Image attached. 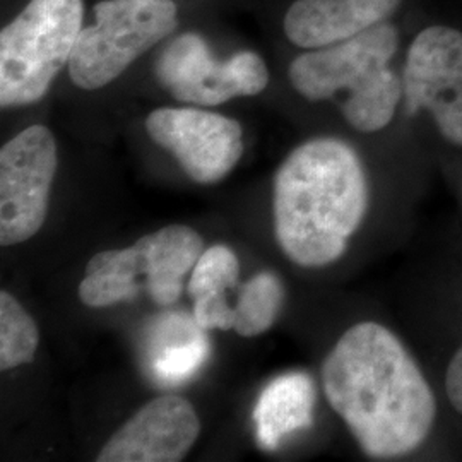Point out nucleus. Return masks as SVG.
<instances>
[{"label": "nucleus", "instance_id": "14", "mask_svg": "<svg viewBox=\"0 0 462 462\" xmlns=\"http://www.w3.org/2000/svg\"><path fill=\"white\" fill-rule=\"evenodd\" d=\"M315 385L307 374L291 372L273 380L257 399L252 420L257 446L276 450L281 442L314 423Z\"/></svg>", "mask_w": 462, "mask_h": 462}, {"label": "nucleus", "instance_id": "9", "mask_svg": "<svg viewBox=\"0 0 462 462\" xmlns=\"http://www.w3.org/2000/svg\"><path fill=\"white\" fill-rule=\"evenodd\" d=\"M408 116L429 112L442 137L462 148V33L430 26L416 34L402 72Z\"/></svg>", "mask_w": 462, "mask_h": 462}, {"label": "nucleus", "instance_id": "12", "mask_svg": "<svg viewBox=\"0 0 462 462\" xmlns=\"http://www.w3.org/2000/svg\"><path fill=\"white\" fill-rule=\"evenodd\" d=\"M401 0H295L284 33L301 49H320L385 23Z\"/></svg>", "mask_w": 462, "mask_h": 462}, {"label": "nucleus", "instance_id": "18", "mask_svg": "<svg viewBox=\"0 0 462 462\" xmlns=\"http://www.w3.org/2000/svg\"><path fill=\"white\" fill-rule=\"evenodd\" d=\"M194 317L200 329L230 330L235 328V309L223 297H200L194 300Z\"/></svg>", "mask_w": 462, "mask_h": 462}, {"label": "nucleus", "instance_id": "19", "mask_svg": "<svg viewBox=\"0 0 462 462\" xmlns=\"http://www.w3.org/2000/svg\"><path fill=\"white\" fill-rule=\"evenodd\" d=\"M446 391L454 410L462 414V346L456 351L447 368Z\"/></svg>", "mask_w": 462, "mask_h": 462}, {"label": "nucleus", "instance_id": "7", "mask_svg": "<svg viewBox=\"0 0 462 462\" xmlns=\"http://www.w3.org/2000/svg\"><path fill=\"white\" fill-rule=\"evenodd\" d=\"M154 74L173 98L202 106L259 95L269 83L261 55L238 51L219 62L198 33H183L168 43L154 64Z\"/></svg>", "mask_w": 462, "mask_h": 462}, {"label": "nucleus", "instance_id": "3", "mask_svg": "<svg viewBox=\"0 0 462 462\" xmlns=\"http://www.w3.org/2000/svg\"><path fill=\"white\" fill-rule=\"evenodd\" d=\"M399 34L380 23L347 40L298 55L290 79L303 98H334L346 91L341 112L360 133H377L391 124L402 99V79L389 62L396 55Z\"/></svg>", "mask_w": 462, "mask_h": 462}, {"label": "nucleus", "instance_id": "6", "mask_svg": "<svg viewBox=\"0 0 462 462\" xmlns=\"http://www.w3.org/2000/svg\"><path fill=\"white\" fill-rule=\"evenodd\" d=\"M95 24L83 28L69 60L72 83L99 89L177 28L171 0H103L93 7Z\"/></svg>", "mask_w": 462, "mask_h": 462}, {"label": "nucleus", "instance_id": "17", "mask_svg": "<svg viewBox=\"0 0 462 462\" xmlns=\"http://www.w3.org/2000/svg\"><path fill=\"white\" fill-rule=\"evenodd\" d=\"M240 264L236 255L225 245H215L200 254L192 269L187 291L194 298L223 297L238 284Z\"/></svg>", "mask_w": 462, "mask_h": 462}, {"label": "nucleus", "instance_id": "15", "mask_svg": "<svg viewBox=\"0 0 462 462\" xmlns=\"http://www.w3.org/2000/svg\"><path fill=\"white\" fill-rule=\"evenodd\" d=\"M284 300V288L273 273H261L247 281L235 307V332L244 337L261 336L276 322Z\"/></svg>", "mask_w": 462, "mask_h": 462}, {"label": "nucleus", "instance_id": "8", "mask_svg": "<svg viewBox=\"0 0 462 462\" xmlns=\"http://www.w3.org/2000/svg\"><path fill=\"white\" fill-rule=\"evenodd\" d=\"M55 137L43 125L17 134L0 151V244L11 247L34 236L49 211L57 171Z\"/></svg>", "mask_w": 462, "mask_h": 462}, {"label": "nucleus", "instance_id": "4", "mask_svg": "<svg viewBox=\"0 0 462 462\" xmlns=\"http://www.w3.org/2000/svg\"><path fill=\"white\" fill-rule=\"evenodd\" d=\"M204 252L198 231L171 225L139 238L133 247L105 250L88 265L78 293L91 309L131 301L141 293L137 276H144L149 297L170 307L182 295L183 278Z\"/></svg>", "mask_w": 462, "mask_h": 462}, {"label": "nucleus", "instance_id": "1", "mask_svg": "<svg viewBox=\"0 0 462 462\" xmlns=\"http://www.w3.org/2000/svg\"><path fill=\"white\" fill-rule=\"evenodd\" d=\"M324 393L366 456L393 459L421 446L437 401L396 334L377 322L347 329L322 365Z\"/></svg>", "mask_w": 462, "mask_h": 462}, {"label": "nucleus", "instance_id": "2", "mask_svg": "<svg viewBox=\"0 0 462 462\" xmlns=\"http://www.w3.org/2000/svg\"><path fill=\"white\" fill-rule=\"evenodd\" d=\"M368 185L356 151L320 137L298 146L274 180V228L281 250L301 267L336 263L364 221Z\"/></svg>", "mask_w": 462, "mask_h": 462}, {"label": "nucleus", "instance_id": "11", "mask_svg": "<svg viewBox=\"0 0 462 462\" xmlns=\"http://www.w3.org/2000/svg\"><path fill=\"white\" fill-rule=\"evenodd\" d=\"M199 431L200 421L187 399L156 397L116 430L97 461H182L196 444Z\"/></svg>", "mask_w": 462, "mask_h": 462}, {"label": "nucleus", "instance_id": "10", "mask_svg": "<svg viewBox=\"0 0 462 462\" xmlns=\"http://www.w3.org/2000/svg\"><path fill=\"white\" fill-rule=\"evenodd\" d=\"M149 137L170 151L194 182L223 180L242 158V127L198 108H160L146 118Z\"/></svg>", "mask_w": 462, "mask_h": 462}, {"label": "nucleus", "instance_id": "13", "mask_svg": "<svg viewBox=\"0 0 462 462\" xmlns=\"http://www.w3.org/2000/svg\"><path fill=\"white\" fill-rule=\"evenodd\" d=\"M211 355L206 330L196 317L166 314L149 334L148 372L160 385H180L192 379Z\"/></svg>", "mask_w": 462, "mask_h": 462}, {"label": "nucleus", "instance_id": "16", "mask_svg": "<svg viewBox=\"0 0 462 462\" xmlns=\"http://www.w3.org/2000/svg\"><path fill=\"white\" fill-rule=\"evenodd\" d=\"M40 341L32 315L7 291L0 293V370L7 372L33 360Z\"/></svg>", "mask_w": 462, "mask_h": 462}, {"label": "nucleus", "instance_id": "5", "mask_svg": "<svg viewBox=\"0 0 462 462\" xmlns=\"http://www.w3.org/2000/svg\"><path fill=\"white\" fill-rule=\"evenodd\" d=\"M83 0H32L0 33V105L26 106L47 95L83 30Z\"/></svg>", "mask_w": 462, "mask_h": 462}]
</instances>
